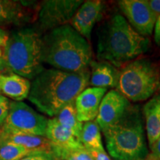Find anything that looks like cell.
<instances>
[{"mask_svg":"<svg viewBox=\"0 0 160 160\" xmlns=\"http://www.w3.org/2000/svg\"><path fill=\"white\" fill-rule=\"evenodd\" d=\"M0 142L22 146L33 153L53 152V145L51 142L47 138L43 137L5 133L0 131Z\"/></svg>","mask_w":160,"mask_h":160,"instance_id":"cell-18","label":"cell"},{"mask_svg":"<svg viewBox=\"0 0 160 160\" xmlns=\"http://www.w3.org/2000/svg\"><path fill=\"white\" fill-rule=\"evenodd\" d=\"M87 151L93 160H112L106 151H99L95 150H87Z\"/></svg>","mask_w":160,"mask_h":160,"instance_id":"cell-26","label":"cell"},{"mask_svg":"<svg viewBox=\"0 0 160 160\" xmlns=\"http://www.w3.org/2000/svg\"><path fill=\"white\" fill-rule=\"evenodd\" d=\"M45 137L57 148L77 150L84 148L81 141L71 131L64 128L56 117L48 120Z\"/></svg>","mask_w":160,"mask_h":160,"instance_id":"cell-14","label":"cell"},{"mask_svg":"<svg viewBox=\"0 0 160 160\" xmlns=\"http://www.w3.org/2000/svg\"><path fill=\"white\" fill-rule=\"evenodd\" d=\"M80 141L85 149L105 151L102 144L101 129L96 121L83 124Z\"/></svg>","mask_w":160,"mask_h":160,"instance_id":"cell-19","label":"cell"},{"mask_svg":"<svg viewBox=\"0 0 160 160\" xmlns=\"http://www.w3.org/2000/svg\"><path fill=\"white\" fill-rule=\"evenodd\" d=\"M20 160H60L53 152H39L30 154Z\"/></svg>","mask_w":160,"mask_h":160,"instance_id":"cell-23","label":"cell"},{"mask_svg":"<svg viewBox=\"0 0 160 160\" xmlns=\"http://www.w3.org/2000/svg\"><path fill=\"white\" fill-rule=\"evenodd\" d=\"M101 131L114 160H145L148 155L139 106L131 105L117 123Z\"/></svg>","mask_w":160,"mask_h":160,"instance_id":"cell-4","label":"cell"},{"mask_svg":"<svg viewBox=\"0 0 160 160\" xmlns=\"http://www.w3.org/2000/svg\"><path fill=\"white\" fill-rule=\"evenodd\" d=\"M42 37L33 28H22L10 33L6 48L8 73L32 80L44 71Z\"/></svg>","mask_w":160,"mask_h":160,"instance_id":"cell-5","label":"cell"},{"mask_svg":"<svg viewBox=\"0 0 160 160\" xmlns=\"http://www.w3.org/2000/svg\"><path fill=\"white\" fill-rule=\"evenodd\" d=\"M55 117L64 128L71 131L80 140L83 123L78 119L75 102L65 106Z\"/></svg>","mask_w":160,"mask_h":160,"instance_id":"cell-20","label":"cell"},{"mask_svg":"<svg viewBox=\"0 0 160 160\" xmlns=\"http://www.w3.org/2000/svg\"><path fill=\"white\" fill-rule=\"evenodd\" d=\"M82 0H46L39 5L38 22L43 31H51L71 22L83 3Z\"/></svg>","mask_w":160,"mask_h":160,"instance_id":"cell-8","label":"cell"},{"mask_svg":"<svg viewBox=\"0 0 160 160\" xmlns=\"http://www.w3.org/2000/svg\"><path fill=\"white\" fill-rule=\"evenodd\" d=\"M147 2L156 17H159L160 16V0H147Z\"/></svg>","mask_w":160,"mask_h":160,"instance_id":"cell-27","label":"cell"},{"mask_svg":"<svg viewBox=\"0 0 160 160\" xmlns=\"http://www.w3.org/2000/svg\"><path fill=\"white\" fill-rule=\"evenodd\" d=\"M9 104H4V105H0V126L3 125L5 122V118L7 117L8 113L9 110Z\"/></svg>","mask_w":160,"mask_h":160,"instance_id":"cell-28","label":"cell"},{"mask_svg":"<svg viewBox=\"0 0 160 160\" xmlns=\"http://www.w3.org/2000/svg\"><path fill=\"white\" fill-rule=\"evenodd\" d=\"M145 160H160V136Z\"/></svg>","mask_w":160,"mask_h":160,"instance_id":"cell-24","label":"cell"},{"mask_svg":"<svg viewBox=\"0 0 160 160\" xmlns=\"http://www.w3.org/2000/svg\"><path fill=\"white\" fill-rule=\"evenodd\" d=\"M32 153H35L22 146L0 142V160H20Z\"/></svg>","mask_w":160,"mask_h":160,"instance_id":"cell-21","label":"cell"},{"mask_svg":"<svg viewBox=\"0 0 160 160\" xmlns=\"http://www.w3.org/2000/svg\"><path fill=\"white\" fill-rule=\"evenodd\" d=\"M89 84L94 88H117L119 71L115 66L106 62L92 61L90 64Z\"/></svg>","mask_w":160,"mask_h":160,"instance_id":"cell-16","label":"cell"},{"mask_svg":"<svg viewBox=\"0 0 160 160\" xmlns=\"http://www.w3.org/2000/svg\"><path fill=\"white\" fill-rule=\"evenodd\" d=\"M10 33L0 28V73H6V48Z\"/></svg>","mask_w":160,"mask_h":160,"instance_id":"cell-22","label":"cell"},{"mask_svg":"<svg viewBox=\"0 0 160 160\" xmlns=\"http://www.w3.org/2000/svg\"><path fill=\"white\" fill-rule=\"evenodd\" d=\"M0 26H1V25H0Z\"/></svg>","mask_w":160,"mask_h":160,"instance_id":"cell-31","label":"cell"},{"mask_svg":"<svg viewBox=\"0 0 160 160\" xmlns=\"http://www.w3.org/2000/svg\"><path fill=\"white\" fill-rule=\"evenodd\" d=\"M118 5L131 26L142 37L153 33L157 18L150 8L147 0H121Z\"/></svg>","mask_w":160,"mask_h":160,"instance_id":"cell-9","label":"cell"},{"mask_svg":"<svg viewBox=\"0 0 160 160\" xmlns=\"http://www.w3.org/2000/svg\"><path fill=\"white\" fill-rule=\"evenodd\" d=\"M154 40L157 45L160 47V16L157 18L154 26Z\"/></svg>","mask_w":160,"mask_h":160,"instance_id":"cell-29","label":"cell"},{"mask_svg":"<svg viewBox=\"0 0 160 160\" xmlns=\"http://www.w3.org/2000/svg\"><path fill=\"white\" fill-rule=\"evenodd\" d=\"M131 105V102L117 90L107 92L102 100L96 119L101 131L117 123Z\"/></svg>","mask_w":160,"mask_h":160,"instance_id":"cell-11","label":"cell"},{"mask_svg":"<svg viewBox=\"0 0 160 160\" xmlns=\"http://www.w3.org/2000/svg\"><path fill=\"white\" fill-rule=\"evenodd\" d=\"M92 57L88 41L68 24L48 31L42 37V62L55 69L68 72L88 69Z\"/></svg>","mask_w":160,"mask_h":160,"instance_id":"cell-3","label":"cell"},{"mask_svg":"<svg viewBox=\"0 0 160 160\" xmlns=\"http://www.w3.org/2000/svg\"><path fill=\"white\" fill-rule=\"evenodd\" d=\"M159 79H160V74H159Z\"/></svg>","mask_w":160,"mask_h":160,"instance_id":"cell-30","label":"cell"},{"mask_svg":"<svg viewBox=\"0 0 160 160\" xmlns=\"http://www.w3.org/2000/svg\"><path fill=\"white\" fill-rule=\"evenodd\" d=\"M48 120L25 102L10 101L8 113L0 131L45 137Z\"/></svg>","mask_w":160,"mask_h":160,"instance_id":"cell-7","label":"cell"},{"mask_svg":"<svg viewBox=\"0 0 160 160\" xmlns=\"http://www.w3.org/2000/svg\"><path fill=\"white\" fill-rule=\"evenodd\" d=\"M89 82V69L79 72L44 69L32 79L28 99L40 112L53 118L65 106L74 102Z\"/></svg>","mask_w":160,"mask_h":160,"instance_id":"cell-1","label":"cell"},{"mask_svg":"<svg viewBox=\"0 0 160 160\" xmlns=\"http://www.w3.org/2000/svg\"><path fill=\"white\" fill-rule=\"evenodd\" d=\"M103 3L99 0L83 2L71 20V25L86 39H91L95 24L100 19Z\"/></svg>","mask_w":160,"mask_h":160,"instance_id":"cell-12","label":"cell"},{"mask_svg":"<svg viewBox=\"0 0 160 160\" xmlns=\"http://www.w3.org/2000/svg\"><path fill=\"white\" fill-rule=\"evenodd\" d=\"M39 9L33 2L0 0V25H28L38 17Z\"/></svg>","mask_w":160,"mask_h":160,"instance_id":"cell-10","label":"cell"},{"mask_svg":"<svg viewBox=\"0 0 160 160\" xmlns=\"http://www.w3.org/2000/svg\"><path fill=\"white\" fill-rule=\"evenodd\" d=\"M117 91L132 102L145 101L160 90L157 66L148 59L131 61L119 71Z\"/></svg>","mask_w":160,"mask_h":160,"instance_id":"cell-6","label":"cell"},{"mask_svg":"<svg viewBox=\"0 0 160 160\" xmlns=\"http://www.w3.org/2000/svg\"><path fill=\"white\" fill-rule=\"evenodd\" d=\"M31 88L29 79L12 73H0V94L15 102L28 98Z\"/></svg>","mask_w":160,"mask_h":160,"instance_id":"cell-15","label":"cell"},{"mask_svg":"<svg viewBox=\"0 0 160 160\" xmlns=\"http://www.w3.org/2000/svg\"><path fill=\"white\" fill-rule=\"evenodd\" d=\"M108 89L101 88H88L75 100L78 119L81 122L94 121L97 119L100 104Z\"/></svg>","mask_w":160,"mask_h":160,"instance_id":"cell-13","label":"cell"},{"mask_svg":"<svg viewBox=\"0 0 160 160\" xmlns=\"http://www.w3.org/2000/svg\"><path fill=\"white\" fill-rule=\"evenodd\" d=\"M71 153L77 160H93L85 147L77 150H71Z\"/></svg>","mask_w":160,"mask_h":160,"instance_id":"cell-25","label":"cell"},{"mask_svg":"<svg viewBox=\"0 0 160 160\" xmlns=\"http://www.w3.org/2000/svg\"><path fill=\"white\" fill-rule=\"evenodd\" d=\"M150 43L148 38L139 34L125 17L114 14L99 30L97 58L120 68L146 53Z\"/></svg>","mask_w":160,"mask_h":160,"instance_id":"cell-2","label":"cell"},{"mask_svg":"<svg viewBox=\"0 0 160 160\" xmlns=\"http://www.w3.org/2000/svg\"><path fill=\"white\" fill-rule=\"evenodd\" d=\"M145 130L150 149L160 136V93L153 95L143 107Z\"/></svg>","mask_w":160,"mask_h":160,"instance_id":"cell-17","label":"cell"}]
</instances>
